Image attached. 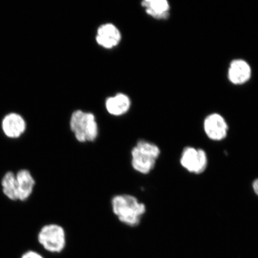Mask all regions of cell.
<instances>
[{"label":"cell","instance_id":"4fadbf2b","mask_svg":"<svg viewBox=\"0 0 258 258\" xmlns=\"http://www.w3.org/2000/svg\"><path fill=\"white\" fill-rule=\"evenodd\" d=\"M2 189L3 195L10 201H18V184L16 173L8 171L3 176L1 180Z\"/></svg>","mask_w":258,"mask_h":258},{"label":"cell","instance_id":"ba28073f","mask_svg":"<svg viewBox=\"0 0 258 258\" xmlns=\"http://www.w3.org/2000/svg\"><path fill=\"white\" fill-rule=\"evenodd\" d=\"M2 127L6 137L10 139H18L25 133L27 124L20 115L12 113L3 119Z\"/></svg>","mask_w":258,"mask_h":258},{"label":"cell","instance_id":"3957f363","mask_svg":"<svg viewBox=\"0 0 258 258\" xmlns=\"http://www.w3.org/2000/svg\"><path fill=\"white\" fill-rule=\"evenodd\" d=\"M70 127L74 138L81 144L94 143L98 137V125L92 113L81 110L74 112L70 118Z\"/></svg>","mask_w":258,"mask_h":258},{"label":"cell","instance_id":"277c9868","mask_svg":"<svg viewBox=\"0 0 258 258\" xmlns=\"http://www.w3.org/2000/svg\"><path fill=\"white\" fill-rule=\"evenodd\" d=\"M37 239L45 250L51 253H60L66 246V231L59 224H45L38 231Z\"/></svg>","mask_w":258,"mask_h":258},{"label":"cell","instance_id":"5b68a950","mask_svg":"<svg viewBox=\"0 0 258 258\" xmlns=\"http://www.w3.org/2000/svg\"><path fill=\"white\" fill-rule=\"evenodd\" d=\"M180 163L188 172L199 175L204 172L207 168V154L200 148L186 147L182 151Z\"/></svg>","mask_w":258,"mask_h":258},{"label":"cell","instance_id":"6da1fadb","mask_svg":"<svg viewBox=\"0 0 258 258\" xmlns=\"http://www.w3.org/2000/svg\"><path fill=\"white\" fill-rule=\"evenodd\" d=\"M110 205L112 214L117 220L131 228L140 225L147 211L145 203L131 194L115 195L111 198Z\"/></svg>","mask_w":258,"mask_h":258},{"label":"cell","instance_id":"30bf717a","mask_svg":"<svg viewBox=\"0 0 258 258\" xmlns=\"http://www.w3.org/2000/svg\"><path fill=\"white\" fill-rule=\"evenodd\" d=\"M251 74V68L246 61L235 59L230 63L228 77L229 80L234 85H241L249 80Z\"/></svg>","mask_w":258,"mask_h":258},{"label":"cell","instance_id":"52a82bcc","mask_svg":"<svg viewBox=\"0 0 258 258\" xmlns=\"http://www.w3.org/2000/svg\"><path fill=\"white\" fill-rule=\"evenodd\" d=\"M18 184V201L26 202L34 191L36 180L30 170L21 169L16 173Z\"/></svg>","mask_w":258,"mask_h":258},{"label":"cell","instance_id":"8992f818","mask_svg":"<svg viewBox=\"0 0 258 258\" xmlns=\"http://www.w3.org/2000/svg\"><path fill=\"white\" fill-rule=\"evenodd\" d=\"M204 131L212 141H221L227 137L228 125L224 118L217 113L210 114L204 121Z\"/></svg>","mask_w":258,"mask_h":258},{"label":"cell","instance_id":"7a4b0ae2","mask_svg":"<svg viewBox=\"0 0 258 258\" xmlns=\"http://www.w3.org/2000/svg\"><path fill=\"white\" fill-rule=\"evenodd\" d=\"M160 155V148L156 144L138 140L130 152L132 168L140 175H147L156 167Z\"/></svg>","mask_w":258,"mask_h":258},{"label":"cell","instance_id":"9c48e42d","mask_svg":"<svg viewBox=\"0 0 258 258\" xmlns=\"http://www.w3.org/2000/svg\"><path fill=\"white\" fill-rule=\"evenodd\" d=\"M96 38L100 46L111 48L120 43L121 36L120 31L115 25L106 24L98 28Z\"/></svg>","mask_w":258,"mask_h":258},{"label":"cell","instance_id":"5bb4252c","mask_svg":"<svg viewBox=\"0 0 258 258\" xmlns=\"http://www.w3.org/2000/svg\"><path fill=\"white\" fill-rule=\"evenodd\" d=\"M21 258H44L39 253L33 250H28L26 251L23 254Z\"/></svg>","mask_w":258,"mask_h":258},{"label":"cell","instance_id":"8fae6325","mask_svg":"<svg viewBox=\"0 0 258 258\" xmlns=\"http://www.w3.org/2000/svg\"><path fill=\"white\" fill-rule=\"evenodd\" d=\"M148 15L156 19H166L169 16L170 5L166 0H145L142 2Z\"/></svg>","mask_w":258,"mask_h":258},{"label":"cell","instance_id":"9a60e30c","mask_svg":"<svg viewBox=\"0 0 258 258\" xmlns=\"http://www.w3.org/2000/svg\"><path fill=\"white\" fill-rule=\"evenodd\" d=\"M252 188L254 193L258 196V178L253 180Z\"/></svg>","mask_w":258,"mask_h":258},{"label":"cell","instance_id":"7c38bea8","mask_svg":"<svg viewBox=\"0 0 258 258\" xmlns=\"http://www.w3.org/2000/svg\"><path fill=\"white\" fill-rule=\"evenodd\" d=\"M130 99L122 93L110 97L106 101V108L109 114L112 115H124L130 109Z\"/></svg>","mask_w":258,"mask_h":258}]
</instances>
